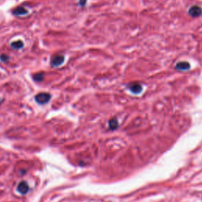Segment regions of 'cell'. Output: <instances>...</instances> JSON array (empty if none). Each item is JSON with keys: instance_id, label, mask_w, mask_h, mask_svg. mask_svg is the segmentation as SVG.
<instances>
[{"instance_id": "cell-8", "label": "cell", "mask_w": 202, "mask_h": 202, "mask_svg": "<svg viewBox=\"0 0 202 202\" xmlns=\"http://www.w3.org/2000/svg\"><path fill=\"white\" fill-rule=\"evenodd\" d=\"M10 46H11V48H13V49L18 50V49H21V48H23V46H24V43H23L22 40H17V41L11 43Z\"/></svg>"}, {"instance_id": "cell-12", "label": "cell", "mask_w": 202, "mask_h": 202, "mask_svg": "<svg viewBox=\"0 0 202 202\" xmlns=\"http://www.w3.org/2000/svg\"><path fill=\"white\" fill-rule=\"evenodd\" d=\"M85 2H86V0H80L79 3H80L81 6H85Z\"/></svg>"}, {"instance_id": "cell-2", "label": "cell", "mask_w": 202, "mask_h": 202, "mask_svg": "<svg viewBox=\"0 0 202 202\" xmlns=\"http://www.w3.org/2000/svg\"><path fill=\"white\" fill-rule=\"evenodd\" d=\"M64 62V56L62 54H55L51 59V65L54 66H59Z\"/></svg>"}, {"instance_id": "cell-3", "label": "cell", "mask_w": 202, "mask_h": 202, "mask_svg": "<svg viewBox=\"0 0 202 202\" xmlns=\"http://www.w3.org/2000/svg\"><path fill=\"white\" fill-rule=\"evenodd\" d=\"M28 189H29V186H28V183L26 182H21L18 186V191L21 194H25V193H27L28 191Z\"/></svg>"}, {"instance_id": "cell-9", "label": "cell", "mask_w": 202, "mask_h": 202, "mask_svg": "<svg viewBox=\"0 0 202 202\" xmlns=\"http://www.w3.org/2000/svg\"><path fill=\"white\" fill-rule=\"evenodd\" d=\"M44 74L43 73H37V74H33V78L35 81H38V82H40L44 80Z\"/></svg>"}, {"instance_id": "cell-11", "label": "cell", "mask_w": 202, "mask_h": 202, "mask_svg": "<svg viewBox=\"0 0 202 202\" xmlns=\"http://www.w3.org/2000/svg\"><path fill=\"white\" fill-rule=\"evenodd\" d=\"M10 57L7 55V54H2L0 55V60L2 62H7L8 60H9Z\"/></svg>"}, {"instance_id": "cell-13", "label": "cell", "mask_w": 202, "mask_h": 202, "mask_svg": "<svg viewBox=\"0 0 202 202\" xmlns=\"http://www.w3.org/2000/svg\"><path fill=\"white\" fill-rule=\"evenodd\" d=\"M0 103H1V99H0Z\"/></svg>"}, {"instance_id": "cell-6", "label": "cell", "mask_w": 202, "mask_h": 202, "mask_svg": "<svg viewBox=\"0 0 202 202\" xmlns=\"http://www.w3.org/2000/svg\"><path fill=\"white\" fill-rule=\"evenodd\" d=\"M175 67L178 70H189V67H190V65L188 63H186V62H180V63H178L176 64Z\"/></svg>"}, {"instance_id": "cell-5", "label": "cell", "mask_w": 202, "mask_h": 202, "mask_svg": "<svg viewBox=\"0 0 202 202\" xmlns=\"http://www.w3.org/2000/svg\"><path fill=\"white\" fill-rule=\"evenodd\" d=\"M28 13V10L23 7H18L13 10V13L16 16L25 15V14H27Z\"/></svg>"}, {"instance_id": "cell-1", "label": "cell", "mask_w": 202, "mask_h": 202, "mask_svg": "<svg viewBox=\"0 0 202 202\" xmlns=\"http://www.w3.org/2000/svg\"><path fill=\"white\" fill-rule=\"evenodd\" d=\"M51 100V95L48 92H40L36 95L35 100L36 102L39 104H45L49 102V100Z\"/></svg>"}, {"instance_id": "cell-4", "label": "cell", "mask_w": 202, "mask_h": 202, "mask_svg": "<svg viewBox=\"0 0 202 202\" xmlns=\"http://www.w3.org/2000/svg\"><path fill=\"white\" fill-rule=\"evenodd\" d=\"M189 13L192 17H198L202 13V9L198 6H193L189 10Z\"/></svg>"}, {"instance_id": "cell-10", "label": "cell", "mask_w": 202, "mask_h": 202, "mask_svg": "<svg viewBox=\"0 0 202 202\" xmlns=\"http://www.w3.org/2000/svg\"><path fill=\"white\" fill-rule=\"evenodd\" d=\"M119 126V124H118V121L117 119H112L109 122V126H110V128L111 130H115Z\"/></svg>"}, {"instance_id": "cell-7", "label": "cell", "mask_w": 202, "mask_h": 202, "mask_svg": "<svg viewBox=\"0 0 202 202\" xmlns=\"http://www.w3.org/2000/svg\"><path fill=\"white\" fill-rule=\"evenodd\" d=\"M130 90L133 93H140L141 90H142L141 85L140 84H137V83H134V84L130 85Z\"/></svg>"}]
</instances>
